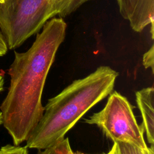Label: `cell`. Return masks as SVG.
<instances>
[{"mask_svg": "<svg viewBox=\"0 0 154 154\" xmlns=\"http://www.w3.org/2000/svg\"><path fill=\"white\" fill-rule=\"evenodd\" d=\"M42 28L27 51L14 52L8 70L10 84L0 110L2 125L15 146L26 141L43 114L41 99L45 83L64 40L67 24L63 18L52 17Z\"/></svg>", "mask_w": 154, "mask_h": 154, "instance_id": "obj_1", "label": "cell"}, {"mask_svg": "<svg viewBox=\"0 0 154 154\" xmlns=\"http://www.w3.org/2000/svg\"><path fill=\"white\" fill-rule=\"evenodd\" d=\"M118 75L109 66H99L49 99L41 119L26 141V147L43 150L63 140L90 108L111 93Z\"/></svg>", "mask_w": 154, "mask_h": 154, "instance_id": "obj_2", "label": "cell"}, {"mask_svg": "<svg viewBox=\"0 0 154 154\" xmlns=\"http://www.w3.org/2000/svg\"><path fill=\"white\" fill-rule=\"evenodd\" d=\"M91 0H4L0 29L8 49L22 45L56 15L64 17Z\"/></svg>", "mask_w": 154, "mask_h": 154, "instance_id": "obj_3", "label": "cell"}, {"mask_svg": "<svg viewBox=\"0 0 154 154\" xmlns=\"http://www.w3.org/2000/svg\"><path fill=\"white\" fill-rule=\"evenodd\" d=\"M85 122L97 125L114 143L126 142L144 151L152 150L145 142L144 130L141 125H138L131 105L117 91L110 94L101 111L85 119Z\"/></svg>", "mask_w": 154, "mask_h": 154, "instance_id": "obj_4", "label": "cell"}, {"mask_svg": "<svg viewBox=\"0 0 154 154\" xmlns=\"http://www.w3.org/2000/svg\"><path fill=\"white\" fill-rule=\"evenodd\" d=\"M117 2L120 15L129 21L131 28L141 32L150 25L153 39L154 0H117Z\"/></svg>", "mask_w": 154, "mask_h": 154, "instance_id": "obj_5", "label": "cell"}, {"mask_svg": "<svg viewBox=\"0 0 154 154\" xmlns=\"http://www.w3.org/2000/svg\"><path fill=\"white\" fill-rule=\"evenodd\" d=\"M136 101L143 118L142 127L144 131L150 147L153 150L154 143V88L153 87L144 88L135 93Z\"/></svg>", "mask_w": 154, "mask_h": 154, "instance_id": "obj_6", "label": "cell"}, {"mask_svg": "<svg viewBox=\"0 0 154 154\" xmlns=\"http://www.w3.org/2000/svg\"><path fill=\"white\" fill-rule=\"evenodd\" d=\"M43 150V151H39L37 154H74L68 138H64Z\"/></svg>", "mask_w": 154, "mask_h": 154, "instance_id": "obj_7", "label": "cell"}, {"mask_svg": "<svg viewBox=\"0 0 154 154\" xmlns=\"http://www.w3.org/2000/svg\"><path fill=\"white\" fill-rule=\"evenodd\" d=\"M120 154H154V150L144 151L131 143L126 142H117Z\"/></svg>", "mask_w": 154, "mask_h": 154, "instance_id": "obj_8", "label": "cell"}, {"mask_svg": "<svg viewBox=\"0 0 154 154\" xmlns=\"http://www.w3.org/2000/svg\"><path fill=\"white\" fill-rule=\"evenodd\" d=\"M0 154H28V152L26 146L7 144L1 147Z\"/></svg>", "mask_w": 154, "mask_h": 154, "instance_id": "obj_9", "label": "cell"}, {"mask_svg": "<svg viewBox=\"0 0 154 154\" xmlns=\"http://www.w3.org/2000/svg\"><path fill=\"white\" fill-rule=\"evenodd\" d=\"M143 64L146 69L150 68L152 73H154V46L152 45L150 48L143 55Z\"/></svg>", "mask_w": 154, "mask_h": 154, "instance_id": "obj_10", "label": "cell"}, {"mask_svg": "<svg viewBox=\"0 0 154 154\" xmlns=\"http://www.w3.org/2000/svg\"><path fill=\"white\" fill-rule=\"evenodd\" d=\"M8 51V48L5 39L0 31V57H2L6 54Z\"/></svg>", "mask_w": 154, "mask_h": 154, "instance_id": "obj_11", "label": "cell"}, {"mask_svg": "<svg viewBox=\"0 0 154 154\" xmlns=\"http://www.w3.org/2000/svg\"><path fill=\"white\" fill-rule=\"evenodd\" d=\"M108 153L109 154H120L118 146L116 143H114V145L112 147V149L110 150V151Z\"/></svg>", "mask_w": 154, "mask_h": 154, "instance_id": "obj_12", "label": "cell"}, {"mask_svg": "<svg viewBox=\"0 0 154 154\" xmlns=\"http://www.w3.org/2000/svg\"><path fill=\"white\" fill-rule=\"evenodd\" d=\"M4 80L3 75L0 73V92L2 90H3V88H4Z\"/></svg>", "mask_w": 154, "mask_h": 154, "instance_id": "obj_13", "label": "cell"}, {"mask_svg": "<svg viewBox=\"0 0 154 154\" xmlns=\"http://www.w3.org/2000/svg\"><path fill=\"white\" fill-rule=\"evenodd\" d=\"M2 124V112L0 110V125Z\"/></svg>", "mask_w": 154, "mask_h": 154, "instance_id": "obj_14", "label": "cell"}, {"mask_svg": "<svg viewBox=\"0 0 154 154\" xmlns=\"http://www.w3.org/2000/svg\"><path fill=\"white\" fill-rule=\"evenodd\" d=\"M74 154H86V153H82V152H76L74 153Z\"/></svg>", "mask_w": 154, "mask_h": 154, "instance_id": "obj_15", "label": "cell"}, {"mask_svg": "<svg viewBox=\"0 0 154 154\" xmlns=\"http://www.w3.org/2000/svg\"><path fill=\"white\" fill-rule=\"evenodd\" d=\"M4 1V0H0V3H1V2H2Z\"/></svg>", "mask_w": 154, "mask_h": 154, "instance_id": "obj_16", "label": "cell"}, {"mask_svg": "<svg viewBox=\"0 0 154 154\" xmlns=\"http://www.w3.org/2000/svg\"><path fill=\"white\" fill-rule=\"evenodd\" d=\"M103 154H106V153H103ZM106 154H109V153H106Z\"/></svg>", "mask_w": 154, "mask_h": 154, "instance_id": "obj_17", "label": "cell"}]
</instances>
